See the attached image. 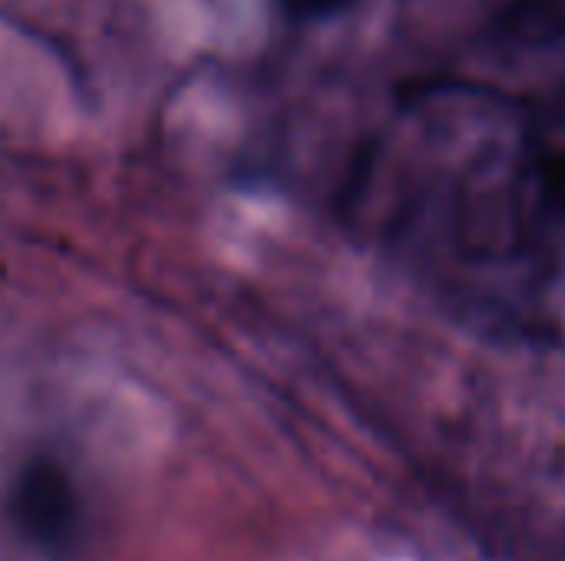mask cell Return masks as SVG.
<instances>
[{
  "instance_id": "cell-2",
  "label": "cell",
  "mask_w": 565,
  "mask_h": 561,
  "mask_svg": "<svg viewBox=\"0 0 565 561\" xmlns=\"http://www.w3.org/2000/svg\"><path fill=\"white\" fill-rule=\"evenodd\" d=\"M493 36L520 53L565 56V0H507Z\"/></svg>"
},
{
  "instance_id": "cell-3",
  "label": "cell",
  "mask_w": 565,
  "mask_h": 561,
  "mask_svg": "<svg viewBox=\"0 0 565 561\" xmlns=\"http://www.w3.org/2000/svg\"><path fill=\"white\" fill-rule=\"evenodd\" d=\"M281 3L295 20H328L348 10L354 0H281Z\"/></svg>"
},
{
  "instance_id": "cell-1",
  "label": "cell",
  "mask_w": 565,
  "mask_h": 561,
  "mask_svg": "<svg viewBox=\"0 0 565 561\" xmlns=\"http://www.w3.org/2000/svg\"><path fill=\"white\" fill-rule=\"evenodd\" d=\"M391 235L420 255L523 261L565 225V145L500 93L430 83L404 99Z\"/></svg>"
}]
</instances>
